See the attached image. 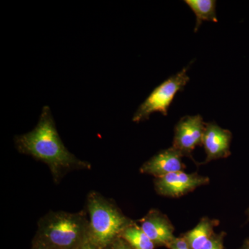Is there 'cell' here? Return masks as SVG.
Here are the masks:
<instances>
[{
  "label": "cell",
  "instance_id": "1",
  "mask_svg": "<svg viewBox=\"0 0 249 249\" xmlns=\"http://www.w3.org/2000/svg\"><path fill=\"white\" fill-rule=\"evenodd\" d=\"M14 142L18 152L45 163L55 183L73 170L91 168V163L78 159L64 145L49 106L42 108L36 127L27 133L16 136Z\"/></svg>",
  "mask_w": 249,
  "mask_h": 249
},
{
  "label": "cell",
  "instance_id": "2",
  "mask_svg": "<svg viewBox=\"0 0 249 249\" xmlns=\"http://www.w3.org/2000/svg\"><path fill=\"white\" fill-rule=\"evenodd\" d=\"M87 213L51 211L37 223L34 240L54 249H80L88 239Z\"/></svg>",
  "mask_w": 249,
  "mask_h": 249
},
{
  "label": "cell",
  "instance_id": "3",
  "mask_svg": "<svg viewBox=\"0 0 249 249\" xmlns=\"http://www.w3.org/2000/svg\"><path fill=\"white\" fill-rule=\"evenodd\" d=\"M89 219L88 240L103 249H109L126 228L134 222L114 201L98 192L91 191L87 198Z\"/></svg>",
  "mask_w": 249,
  "mask_h": 249
},
{
  "label": "cell",
  "instance_id": "4",
  "mask_svg": "<svg viewBox=\"0 0 249 249\" xmlns=\"http://www.w3.org/2000/svg\"><path fill=\"white\" fill-rule=\"evenodd\" d=\"M188 70V67H184L181 71L170 76L157 86L140 105L134 113L132 121L140 123L148 120L150 115L155 112L167 116L168 108L171 106L177 93L183 91L190 81V77L187 74Z\"/></svg>",
  "mask_w": 249,
  "mask_h": 249
},
{
  "label": "cell",
  "instance_id": "5",
  "mask_svg": "<svg viewBox=\"0 0 249 249\" xmlns=\"http://www.w3.org/2000/svg\"><path fill=\"white\" fill-rule=\"evenodd\" d=\"M206 124L200 114L185 116L175 127L173 147L183 157L193 159V150L202 145Z\"/></svg>",
  "mask_w": 249,
  "mask_h": 249
},
{
  "label": "cell",
  "instance_id": "6",
  "mask_svg": "<svg viewBox=\"0 0 249 249\" xmlns=\"http://www.w3.org/2000/svg\"><path fill=\"white\" fill-rule=\"evenodd\" d=\"M209 181V178L198 173L181 171L155 178L154 185L156 192L160 196L178 198L208 184Z\"/></svg>",
  "mask_w": 249,
  "mask_h": 249
},
{
  "label": "cell",
  "instance_id": "7",
  "mask_svg": "<svg viewBox=\"0 0 249 249\" xmlns=\"http://www.w3.org/2000/svg\"><path fill=\"white\" fill-rule=\"evenodd\" d=\"M140 227L157 247L168 249L175 236V227L168 217L157 209H152L139 221Z\"/></svg>",
  "mask_w": 249,
  "mask_h": 249
},
{
  "label": "cell",
  "instance_id": "8",
  "mask_svg": "<svg viewBox=\"0 0 249 249\" xmlns=\"http://www.w3.org/2000/svg\"><path fill=\"white\" fill-rule=\"evenodd\" d=\"M232 138L229 129L222 128L214 122L206 123L202 142L206 155L204 163L229 157Z\"/></svg>",
  "mask_w": 249,
  "mask_h": 249
},
{
  "label": "cell",
  "instance_id": "9",
  "mask_svg": "<svg viewBox=\"0 0 249 249\" xmlns=\"http://www.w3.org/2000/svg\"><path fill=\"white\" fill-rule=\"evenodd\" d=\"M183 157L181 152L172 146L159 152L145 162L141 167L140 172L157 178L183 171L186 165L183 163Z\"/></svg>",
  "mask_w": 249,
  "mask_h": 249
},
{
  "label": "cell",
  "instance_id": "10",
  "mask_svg": "<svg viewBox=\"0 0 249 249\" xmlns=\"http://www.w3.org/2000/svg\"><path fill=\"white\" fill-rule=\"evenodd\" d=\"M219 224L217 219L203 217L191 230L183 234L190 249H200L215 232L214 228Z\"/></svg>",
  "mask_w": 249,
  "mask_h": 249
},
{
  "label": "cell",
  "instance_id": "11",
  "mask_svg": "<svg viewBox=\"0 0 249 249\" xmlns=\"http://www.w3.org/2000/svg\"><path fill=\"white\" fill-rule=\"evenodd\" d=\"M196 16L195 32H196L204 21L218 22L216 14L215 0H186L184 1Z\"/></svg>",
  "mask_w": 249,
  "mask_h": 249
},
{
  "label": "cell",
  "instance_id": "12",
  "mask_svg": "<svg viewBox=\"0 0 249 249\" xmlns=\"http://www.w3.org/2000/svg\"><path fill=\"white\" fill-rule=\"evenodd\" d=\"M120 237L133 249H155L154 242L135 222L122 232Z\"/></svg>",
  "mask_w": 249,
  "mask_h": 249
},
{
  "label": "cell",
  "instance_id": "13",
  "mask_svg": "<svg viewBox=\"0 0 249 249\" xmlns=\"http://www.w3.org/2000/svg\"><path fill=\"white\" fill-rule=\"evenodd\" d=\"M226 235L225 232L214 233L200 249H224V242Z\"/></svg>",
  "mask_w": 249,
  "mask_h": 249
},
{
  "label": "cell",
  "instance_id": "14",
  "mask_svg": "<svg viewBox=\"0 0 249 249\" xmlns=\"http://www.w3.org/2000/svg\"><path fill=\"white\" fill-rule=\"evenodd\" d=\"M168 249H190L186 241L182 236L175 237L168 247Z\"/></svg>",
  "mask_w": 249,
  "mask_h": 249
},
{
  "label": "cell",
  "instance_id": "15",
  "mask_svg": "<svg viewBox=\"0 0 249 249\" xmlns=\"http://www.w3.org/2000/svg\"><path fill=\"white\" fill-rule=\"evenodd\" d=\"M109 249H133L121 237L116 239Z\"/></svg>",
  "mask_w": 249,
  "mask_h": 249
},
{
  "label": "cell",
  "instance_id": "16",
  "mask_svg": "<svg viewBox=\"0 0 249 249\" xmlns=\"http://www.w3.org/2000/svg\"><path fill=\"white\" fill-rule=\"evenodd\" d=\"M31 249H54L49 246L42 243V242H38V241L33 240L32 247Z\"/></svg>",
  "mask_w": 249,
  "mask_h": 249
},
{
  "label": "cell",
  "instance_id": "17",
  "mask_svg": "<svg viewBox=\"0 0 249 249\" xmlns=\"http://www.w3.org/2000/svg\"><path fill=\"white\" fill-rule=\"evenodd\" d=\"M80 249H103L101 248H100V247H97V246H96L95 245H93V243H91V242L89 240H87L85 241V242L84 244H83V245L82 246L81 248Z\"/></svg>",
  "mask_w": 249,
  "mask_h": 249
},
{
  "label": "cell",
  "instance_id": "18",
  "mask_svg": "<svg viewBox=\"0 0 249 249\" xmlns=\"http://www.w3.org/2000/svg\"><path fill=\"white\" fill-rule=\"evenodd\" d=\"M249 249V238L245 240L244 242V245L242 246V249Z\"/></svg>",
  "mask_w": 249,
  "mask_h": 249
},
{
  "label": "cell",
  "instance_id": "19",
  "mask_svg": "<svg viewBox=\"0 0 249 249\" xmlns=\"http://www.w3.org/2000/svg\"><path fill=\"white\" fill-rule=\"evenodd\" d=\"M247 216H248L249 220V208L248 210H247Z\"/></svg>",
  "mask_w": 249,
  "mask_h": 249
}]
</instances>
